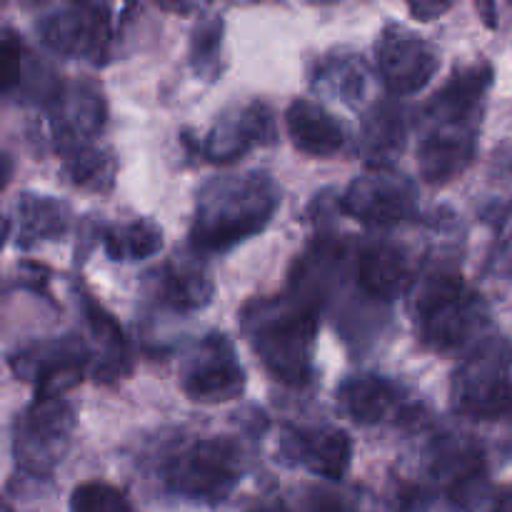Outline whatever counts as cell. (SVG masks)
<instances>
[{
	"mask_svg": "<svg viewBox=\"0 0 512 512\" xmlns=\"http://www.w3.org/2000/svg\"><path fill=\"white\" fill-rule=\"evenodd\" d=\"M478 128L480 120L423 110V133L418 140L420 178L430 185H445L463 175L475 158Z\"/></svg>",
	"mask_w": 512,
	"mask_h": 512,
	"instance_id": "10",
	"label": "cell"
},
{
	"mask_svg": "<svg viewBox=\"0 0 512 512\" xmlns=\"http://www.w3.org/2000/svg\"><path fill=\"white\" fill-rule=\"evenodd\" d=\"M512 340L503 333H485L465 350L453 370L450 400L460 415L473 420L505 418L510 408Z\"/></svg>",
	"mask_w": 512,
	"mask_h": 512,
	"instance_id": "5",
	"label": "cell"
},
{
	"mask_svg": "<svg viewBox=\"0 0 512 512\" xmlns=\"http://www.w3.org/2000/svg\"><path fill=\"white\" fill-rule=\"evenodd\" d=\"M100 245L113 263H138L160 253L163 230L153 220H128V223L108 225L100 233Z\"/></svg>",
	"mask_w": 512,
	"mask_h": 512,
	"instance_id": "27",
	"label": "cell"
},
{
	"mask_svg": "<svg viewBox=\"0 0 512 512\" xmlns=\"http://www.w3.org/2000/svg\"><path fill=\"white\" fill-rule=\"evenodd\" d=\"M275 138H278V123L273 108L253 100L225 110L198 143V153L208 163L228 165L245 158L250 150L273 145Z\"/></svg>",
	"mask_w": 512,
	"mask_h": 512,
	"instance_id": "16",
	"label": "cell"
},
{
	"mask_svg": "<svg viewBox=\"0 0 512 512\" xmlns=\"http://www.w3.org/2000/svg\"><path fill=\"white\" fill-rule=\"evenodd\" d=\"M83 318L88 323L90 335H93L98 353L93 355V375L98 383H110V380H120L123 375L130 373V350L125 343V335L120 325L115 323L113 315L95 303L90 295H83Z\"/></svg>",
	"mask_w": 512,
	"mask_h": 512,
	"instance_id": "25",
	"label": "cell"
},
{
	"mask_svg": "<svg viewBox=\"0 0 512 512\" xmlns=\"http://www.w3.org/2000/svg\"><path fill=\"white\" fill-rule=\"evenodd\" d=\"M0 58H3V98L15 103H48L60 80L50 75L43 60L28 43L5 25L0 35Z\"/></svg>",
	"mask_w": 512,
	"mask_h": 512,
	"instance_id": "20",
	"label": "cell"
},
{
	"mask_svg": "<svg viewBox=\"0 0 512 512\" xmlns=\"http://www.w3.org/2000/svg\"><path fill=\"white\" fill-rule=\"evenodd\" d=\"M410 315L415 333L430 353H453L483 338L488 305L450 265L425 270L410 285Z\"/></svg>",
	"mask_w": 512,
	"mask_h": 512,
	"instance_id": "3",
	"label": "cell"
},
{
	"mask_svg": "<svg viewBox=\"0 0 512 512\" xmlns=\"http://www.w3.org/2000/svg\"><path fill=\"white\" fill-rule=\"evenodd\" d=\"M335 405L343 418L363 428L383 425L388 420H405L415 413L403 390L393 380L375 373L348 375L335 390Z\"/></svg>",
	"mask_w": 512,
	"mask_h": 512,
	"instance_id": "19",
	"label": "cell"
},
{
	"mask_svg": "<svg viewBox=\"0 0 512 512\" xmlns=\"http://www.w3.org/2000/svg\"><path fill=\"white\" fill-rule=\"evenodd\" d=\"M453 5H440V3H420V5H410V15L418 20H433L438 15L448 13Z\"/></svg>",
	"mask_w": 512,
	"mask_h": 512,
	"instance_id": "32",
	"label": "cell"
},
{
	"mask_svg": "<svg viewBox=\"0 0 512 512\" xmlns=\"http://www.w3.org/2000/svg\"><path fill=\"white\" fill-rule=\"evenodd\" d=\"M155 275H158L155 295L160 305L173 313H195V310H203L213 298V280L198 260L170 258Z\"/></svg>",
	"mask_w": 512,
	"mask_h": 512,
	"instance_id": "24",
	"label": "cell"
},
{
	"mask_svg": "<svg viewBox=\"0 0 512 512\" xmlns=\"http://www.w3.org/2000/svg\"><path fill=\"white\" fill-rule=\"evenodd\" d=\"M408 138V113L398 100L375 103L360 125V153L370 168H393V158L403 153Z\"/></svg>",
	"mask_w": 512,
	"mask_h": 512,
	"instance_id": "23",
	"label": "cell"
},
{
	"mask_svg": "<svg viewBox=\"0 0 512 512\" xmlns=\"http://www.w3.org/2000/svg\"><path fill=\"white\" fill-rule=\"evenodd\" d=\"M490 512H512V485L498 495V500H495Z\"/></svg>",
	"mask_w": 512,
	"mask_h": 512,
	"instance_id": "33",
	"label": "cell"
},
{
	"mask_svg": "<svg viewBox=\"0 0 512 512\" xmlns=\"http://www.w3.org/2000/svg\"><path fill=\"white\" fill-rule=\"evenodd\" d=\"M248 512H293V510H290L285 503H280V500H265V503H258Z\"/></svg>",
	"mask_w": 512,
	"mask_h": 512,
	"instance_id": "34",
	"label": "cell"
},
{
	"mask_svg": "<svg viewBox=\"0 0 512 512\" xmlns=\"http://www.w3.org/2000/svg\"><path fill=\"white\" fill-rule=\"evenodd\" d=\"M223 38L225 20L218 13L200 18L190 33V68L198 78L208 80V83H213L223 73Z\"/></svg>",
	"mask_w": 512,
	"mask_h": 512,
	"instance_id": "29",
	"label": "cell"
},
{
	"mask_svg": "<svg viewBox=\"0 0 512 512\" xmlns=\"http://www.w3.org/2000/svg\"><path fill=\"white\" fill-rule=\"evenodd\" d=\"M75 433V413L58 393H35L13 423L10 450L15 468L28 478H50L63 463Z\"/></svg>",
	"mask_w": 512,
	"mask_h": 512,
	"instance_id": "6",
	"label": "cell"
},
{
	"mask_svg": "<svg viewBox=\"0 0 512 512\" xmlns=\"http://www.w3.org/2000/svg\"><path fill=\"white\" fill-rule=\"evenodd\" d=\"M70 208L58 198L40 193H20L15 198L13 215L5 218V225L18 228L15 243L18 248H33L38 243L58 240L68 233L70 228Z\"/></svg>",
	"mask_w": 512,
	"mask_h": 512,
	"instance_id": "22",
	"label": "cell"
},
{
	"mask_svg": "<svg viewBox=\"0 0 512 512\" xmlns=\"http://www.w3.org/2000/svg\"><path fill=\"white\" fill-rule=\"evenodd\" d=\"M245 475V455L235 440L200 435L175 445L160 463V483L175 498L220 505Z\"/></svg>",
	"mask_w": 512,
	"mask_h": 512,
	"instance_id": "4",
	"label": "cell"
},
{
	"mask_svg": "<svg viewBox=\"0 0 512 512\" xmlns=\"http://www.w3.org/2000/svg\"><path fill=\"white\" fill-rule=\"evenodd\" d=\"M3 512H13V508H10L8 503H5V508H3Z\"/></svg>",
	"mask_w": 512,
	"mask_h": 512,
	"instance_id": "35",
	"label": "cell"
},
{
	"mask_svg": "<svg viewBox=\"0 0 512 512\" xmlns=\"http://www.w3.org/2000/svg\"><path fill=\"white\" fill-rule=\"evenodd\" d=\"M70 512H135L128 495L103 480H90L70 493Z\"/></svg>",
	"mask_w": 512,
	"mask_h": 512,
	"instance_id": "30",
	"label": "cell"
},
{
	"mask_svg": "<svg viewBox=\"0 0 512 512\" xmlns=\"http://www.w3.org/2000/svg\"><path fill=\"white\" fill-rule=\"evenodd\" d=\"M350 275L360 298L378 305H390L413 285L408 253L390 240H363L353 245Z\"/></svg>",
	"mask_w": 512,
	"mask_h": 512,
	"instance_id": "18",
	"label": "cell"
},
{
	"mask_svg": "<svg viewBox=\"0 0 512 512\" xmlns=\"http://www.w3.org/2000/svg\"><path fill=\"white\" fill-rule=\"evenodd\" d=\"M430 473L445 493V500L458 512H473L488 493L485 453L465 435H443L435 440Z\"/></svg>",
	"mask_w": 512,
	"mask_h": 512,
	"instance_id": "14",
	"label": "cell"
},
{
	"mask_svg": "<svg viewBox=\"0 0 512 512\" xmlns=\"http://www.w3.org/2000/svg\"><path fill=\"white\" fill-rule=\"evenodd\" d=\"M350 260H353V243L328 233L318 235L290 268L285 293L313 308L315 313H323L335 290L340 288V278L350 273Z\"/></svg>",
	"mask_w": 512,
	"mask_h": 512,
	"instance_id": "15",
	"label": "cell"
},
{
	"mask_svg": "<svg viewBox=\"0 0 512 512\" xmlns=\"http://www.w3.org/2000/svg\"><path fill=\"white\" fill-rule=\"evenodd\" d=\"M285 133L310 158H333L345 148V125L315 100L298 98L285 108Z\"/></svg>",
	"mask_w": 512,
	"mask_h": 512,
	"instance_id": "21",
	"label": "cell"
},
{
	"mask_svg": "<svg viewBox=\"0 0 512 512\" xmlns=\"http://www.w3.org/2000/svg\"><path fill=\"white\" fill-rule=\"evenodd\" d=\"M180 388L193 403H230L245 390V370L223 333H208L185 353Z\"/></svg>",
	"mask_w": 512,
	"mask_h": 512,
	"instance_id": "12",
	"label": "cell"
},
{
	"mask_svg": "<svg viewBox=\"0 0 512 512\" xmlns=\"http://www.w3.org/2000/svg\"><path fill=\"white\" fill-rule=\"evenodd\" d=\"M48 50L93 65L108 63L113 48V15L100 3H63L45 10L35 23Z\"/></svg>",
	"mask_w": 512,
	"mask_h": 512,
	"instance_id": "7",
	"label": "cell"
},
{
	"mask_svg": "<svg viewBox=\"0 0 512 512\" xmlns=\"http://www.w3.org/2000/svg\"><path fill=\"white\" fill-rule=\"evenodd\" d=\"M238 318L250 350L278 383L290 388L310 383L320 313L283 293L250 300Z\"/></svg>",
	"mask_w": 512,
	"mask_h": 512,
	"instance_id": "2",
	"label": "cell"
},
{
	"mask_svg": "<svg viewBox=\"0 0 512 512\" xmlns=\"http://www.w3.org/2000/svg\"><path fill=\"white\" fill-rule=\"evenodd\" d=\"M278 205V185L263 170L210 178L195 200L190 248L205 255L228 253L263 233Z\"/></svg>",
	"mask_w": 512,
	"mask_h": 512,
	"instance_id": "1",
	"label": "cell"
},
{
	"mask_svg": "<svg viewBox=\"0 0 512 512\" xmlns=\"http://www.w3.org/2000/svg\"><path fill=\"white\" fill-rule=\"evenodd\" d=\"M370 70L360 55L350 50H333L315 63L313 88L325 98L358 105L368 93Z\"/></svg>",
	"mask_w": 512,
	"mask_h": 512,
	"instance_id": "26",
	"label": "cell"
},
{
	"mask_svg": "<svg viewBox=\"0 0 512 512\" xmlns=\"http://www.w3.org/2000/svg\"><path fill=\"white\" fill-rule=\"evenodd\" d=\"M8 368L18 380L35 385V393L63 395L90 373L93 350L78 335L35 340L8 355Z\"/></svg>",
	"mask_w": 512,
	"mask_h": 512,
	"instance_id": "11",
	"label": "cell"
},
{
	"mask_svg": "<svg viewBox=\"0 0 512 512\" xmlns=\"http://www.w3.org/2000/svg\"><path fill=\"white\" fill-rule=\"evenodd\" d=\"M45 113L55 148L65 158L73 150L95 145V140L103 135L108 103L95 80L70 78L60 80L45 103Z\"/></svg>",
	"mask_w": 512,
	"mask_h": 512,
	"instance_id": "9",
	"label": "cell"
},
{
	"mask_svg": "<svg viewBox=\"0 0 512 512\" xmlns=\"http://www.w3.org/2000/svg\"><path fill=\"white\" fill-rule=\"evenodd\" d=\"M65 178L85 193H108L115 185L118 160L108 148L88 145L65 155Z\"/></svg>",
	"mask_w": 512,
	"mask_h": 512,
	"instance_id": "28",
	"label": "cell"
},
{
	"mask_svg": "<svg viewBox=\"0 0 512 512\" xmlns=\"http://www.w3.org/2000/svg\"><path fill=\"white\" fill-rule=\"evenodd\" d=\"M508 415H512V393H510V408H508Z\"/></svg>",
	"mask_w": 512,
	"mask_h": 512,
	"instance_id": "36",
	"label": "cell"
},
{
	"mask_svg": "<svg viewBox=\"0 0 512 512\" xmlns=\"http://www.w3.org/2000/svg\"><path fill=\"white\" fill-rule=\"evenodd\" d=\"M440 68L438 48L400 23H388L375 40V70L395 98L420 93Z\"/></svg>",
	"mask_w": 512,
	"mask_h": 512,
	"instance_id": "13",
	"label": "cell"
},
{
	"mask_svg": "<svg viewBox=\"0 0 512 512\" xmlns=\"http://www.w3.org/2000/svg\"><path fill=\"white\" fill-rule=\"evenodd\" d=\"M338 210L375 230H390L418 215V190L393 168H370L340 195Z\"/></svg>",
	"mask_w": 512,
	"mask_h": 512,
	"instance_id": "8",
	"label": "cell"
},
{
	"mask_svg": "<svg viewBox=\"0 0 512 512\" xmlns=\"http://www.w3.org/2000/svg\"><path fill=\"white\" fill-rule=\"evenodd\" d=\"M278 458L285 465L308 470L315 478L338 483L353 463V443L345 430L328 423L285 428L280 435Z\"/></svg>",
	"mask_w": 512,
	"mask_h": 512,
	"instance_id": "17",
	"label": "cell"
},
{
	"mask_svg": "<svg viewBox=\"0 0 512 512\" xmlns=\"http://www.w3.org/2000/svg\"><path fill=\"white\" fill-rule=\"evenodd\" d=\"M490 270L498 278L512 283V208L500 220V233L490 253Z\"/></svg>",
	"mask_w": 512,
	"mask_h": 512,
	"instance_id": "31",
	"label": "cell"
}]
</instances>
